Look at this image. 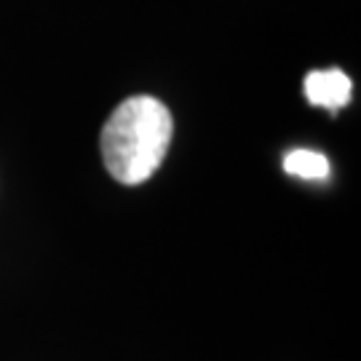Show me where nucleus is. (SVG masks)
<instances>
[{
  "label": "nucleus",
  "mask_w": 361,
  "mask_h": 361,
  "mask_svg": "<svg viewBox=\"0 0 361 361\" xmlns=\"http://www.w3.org/2000/svg\"><path fill=\"white\" fill-rule=\"evenodd\" d=\"M174 134V118L153 97H129L113 110L102 129V158L121 185H142L164 164Z\"/></svg>",
  "instance_id": "1"
},
{
  "label": "nucleus",
  "mask_w": 361,
  "mask_h": 361,
  "mask_svg": "<svg viewBox=\"0 0 361 361\" xmlns=\"http://www.w3.org/2000/svg\"><path fill=\"white\" fill-rule=\"evenodd\" d=\"M302 91L308 97L313 107H326L337 113L340 107H345L353 97V80L343 70L329 67V70H313L302 80Z\"/></svg>",
  "instance_id": "2"
},
{
  "label": "nucleus",
  "mask_w": 361,
  "mask_h": 361,
  "mask_svg": "<svg viewBox=\"0 0 361 361\" xmlns=\"http://www.w3.org/2000/svg\"><path fill=\"white\" fill-rule=\"evenodd\" d=\"M286 174L300 177V180L322 182L329 177V158L316 150H292L284 158Z\"/></svg>",
  "instance_id": "3"
}]
</instances>
